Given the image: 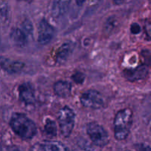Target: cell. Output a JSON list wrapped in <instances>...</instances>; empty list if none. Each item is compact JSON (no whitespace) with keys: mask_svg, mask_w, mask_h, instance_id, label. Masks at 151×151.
<instances>
[{"mask_svg":"<svg viewBox=\"0 0 151 151\" xmlns=\"http://www.w3.org/2000/svg\"><path fill=\"white\" fill-rule=\"evenodd\" d=\"M13 132L24 140H29L37 134V126L33 120L22 113H13L10 119Z\"/></svg>","mask_w":151,"mask_h":151,"instance_id":"obj_1","label":"cell"},{"mask_svg":"<svg viewBox=\"0 0 151 151\" xmlns=\"http://www.w3.org/2000/svg\"><path fill=\"white\" fill-rule=\"evenodd\" d=\"M133 124V111L130 109L119 110L114 120V137L118 141L125 140L129 136Z\"/></svg>","mask_w":151,"mask_h":151,"instance_id":"obj_2","label":"cell"},{"mask_svg":"<svg viewBox=\"0 0 151 151\" xmlns=\"http://www.w3.org/2000/svg\"><path fill=\"white\" fill-rule=\"evenodd\" d=\"M75 114L68 106L61 108L58 112L57 119L61 135L65 138L70 137L75 124Z\"/></svg>","mask_w":151,"mask_h":151,"instance_id":"obj_3","label":"cell"},{"mask_svg":"<svg viewBox=\"0 0 151 151\" xmlns=\"http://www.w3.org/2000/svg\"><path fill=\"white\" fill-rule=\"evenodd\" d=\"M86 131L94 145L104 147L109 143V136L107 131L97 122H89L86 126Z\"/></svg>","mask_w":151,"mask_h":151,"instance_id":"obj_4","label":"cell"},{"mask_svg":"<svg viewBox=\"0 0 151 151\" xmlns=\"http://www.w3.org/2000/svg\"><path fill=\"white\" fill-rule=\"evenodd\" d=\"M80 101L84 107L91 109H102L105 105L103 95L98 91L93 89L83 93L80 97Z\"/></svg>","mask_w":151,"mask_h":151,"instance_id":"obj_5","label":"cell"},{"mask_svg":"<svg viewBox=\"0 0 151 151\" xmlns=\"http://www.w3.org/2000/svg\"><path fill=\"white\" fill-rule=\"evenodd\" d=\"M149 75V66L147 63L140 64L135 68H127L122 71L124 78L130 82L145 80Z\"/></svg>","mask_w":151,"mask_h":151,"instance_id":"obj_6","label":"cell"},{"mask_svg":"<svg viewBox=\"0 0 151 151\" xmlns=\"http://www.w3.org/2000/svg\"><path fill=\"white\" fill-rule=\"evenodd\" d=\"M55 29L45 19H41L38 29V41L43 45L49 44L54 38Z\"/></svg>","mask_w":151,"mask_h":151,"instance_id":"obj_7","label":"cell"},{"mask_svg":"<svg viewBox=\"0 0 151 151\" xmlns=\"http://www.w3.org/2000/svg\"><path fill=\"white\" fill-rule=\"evenodd\" d=\"M19 95L21 101L27 106L35 103V94L34 87L30 83L25 82L19 86Z\"/></svg>","mask_w":151,"mask_h":151,"instance_id":"obj_8","label":"cell"},{"mask_svg":"<svg viewBox=\"0 0 151 151\" xmlns=\"http://www.w3.org/2000/svg\"><path fill=\"white\" fill-rule=\"evenodd\" d=\"M25 64L22 61L13 60L7 58L0 57V67L8 74H16L22 72Z\"/></svg>","mask_w":151,"mask_h":151,"instance_id":"obj_9","label":"cell"},{"mask_svg":"<svg viewBox=\"0 0 151 151\" xmlns=\"http://www.w3.org/2000/svg\"><path fill=\"white\" fill-rule=\"evenodd\" d=\"M75 48V44L71 41L65 42L57 50L55 53L56 62L59 64H63L72 55Z\"/></svg>","mask_w":151,"mask_h":151,"instance_id":"obj_10","label":"cell"},{"mask_svg":"<svg viewBox=\"0 0 151 151\" xmlns=\"http://www.w3.org/2000/svg\"><path fill=\"white\" fill-rule=\"evenodd\" d=\"M31 150L36 151H64L67 150L68 147L60 142L44 141L34 145Z\"/></svg>","mask_w":151,"mask_h":151,"instance_id":"obj_11","label":"cell"},{"mask_svg":"<svg viewBox=\"0 0 151 151\" xmlns=\"http://www.w3.org/2000/svg\"><path fill=\"white\" fill-rule=\"evenodd\" d=\"M12 42L19 47H24L28 43L29 35L22 28H13L10 32Z\"/></svg>","mask_w":151,"mask_h":151,"instance_id":"obj_12","label":"cell"},{"mask_svg":"<svg viewBox=\"0 0 151 151\" xmlns=\"http://www.w3.org/2000/svg\"><path fill=\"white\" fill-rule=\"evenodd\" d=\"M53 89L56 95L62 98H66L72 92V84L68 81H59L54 84Z\"/></svg>","mask_w":151,"mask_h":151,"instance_id":"obj_13","label":"cell"},{"mask_svg":"<svg viewBox=\"0 0 151 151\" xmlns=\"http://www.w3.org/2000/svg\"><path fill=\"white\" fill-rule=\"evenodd\" d=\"M44 131L46 135L49 137H55L58 134L57 124L53 119L47 118L44 124Z\"/></svg>","mask_w":151,"mask_h":151,"instance_id":"obj_14","label":"cell"},{"mask_svg":"<svg viewBox=\"0 0 151 151\" xmlns=\"http://www.w3.org/2000/svg\"><path fill=\"white\" fill-rule=\"evenodd\" d=\"M115 25H116V19L114 16L109 17L108 20L106 21V24H105V30L106 32H111V31L114 29Z\"/></svg>","mask_w":151,"mask_h":151,"instance_id":"obj_15","label":"cell"},{"mask_svg":"<svg viewBox=\"0 0 151 151\" xmlns=\"http://www.w3.org/2000/svg\"><path fill=\"white\" fill-rule=\"evenodd\" d=\"M72 79L75 83L82 84L85 81L86 75L81 72H76L72 75Z\"/></svg>","mask_w":151,"mask_h":151,"instance_id":"obj_16","label":"cell"},{"mask_svg":"<svg viewBox=\"0 0 151 151\" xmlns=\"http://www.w3.org/2000/svg\"><path fill=\"white\" fill-rule=\"evenodd\" d=\"M141 27L137 22H134L131 25V32L134 35H138L141 32Z\"/></svg>","mask_w":151,"mask_h":151,"instance_id":"obj_17","label":"cell"},{"mask_svg":"<svg viewBox=\"0 0 151 151\" xmlns=\"http://www.w3.org/2000/svg\"><path fill=\"white\" fill-rule=\"evenodd\" d=\"M75 1H76V4L78 6H82L86 1V0H75Z\"/></svg>","mask_w":151,"mask_h":151,"instance_id":"obj_18","label":"cell"},{"mask_svg":"<svg viewBox=\"0 0 151 151\" xmlns=\"http://www.w3.org/2000/svg\"><path fill=\"white\" fill-rule=\"evenodd\" d=\"M124 1H125V0H114V3L115 4H116V5H119V4H122Z\"/></svg>","mask_w":151,"mask_h":151,"instance_id":"obj_19","label":"cell"},{"mask_svg":"<svg viewBox=\"0 0 151 151\" xmlns=\"http://www.w3.org/2000/svg\"><path fill=\"white\" fill-rule=\"evenodd\" d=\"M18 1H27V2H31L32 0H18Z\"/></svg>","mask_w":151,"mask_h":151,"instance_id":"obj_20","label":"cell"},{"mask_svg":"<svg viewBox=\"0 0 151 151\" xmlns=\"http://www.w3.org/2000/svg\"><path fill=\"white\" fill-rule=\"evenodd\" d=\"M93 1H98V0H93Z\"/></svg>","mask_w":151,"mask_h":151,"instance_id":"obj_21","label":"cell"}]
</instances>
